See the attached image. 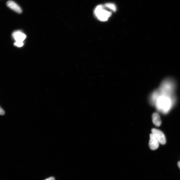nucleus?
Wrapping results in <instances>:
<instances>
[{"label":"nucleus","mask_w":180,"mask_h":180,"mask_svg":"<svg viewBox=\"0 0 180 180\" xmlns=\"http://www.w3.org/2000/svg\"><path fill=\"white\" fill-rule=\"evenodd\" d=\"M12 37L16 42H23L26 38V35L21 31H15L12 34Z\"/></svg>","instance_id":"39448f33"},{"label":"nucleus","mask_w":180,"mask_h":180,"mask_svg":"<svg viewBox=\"0 0 180 180\" xmlns=\"http://www.w3.org/2000/svg\"><path fill=\"white\" fill-rule=\"evenodd\" d=\"M152 122L154 125L157 127L160 126L161 123L160 116L158 114L155 112L152 115Z\"/></svg>","instance_id":"423d86ee"},{"label":"nucleus","mask_w":180,"mask_h":180,"mask_svg":"<svg viewBox=\"0 0 180 180\" xmlns=\"http://www.w3.org/2000/svg\"><path fill=\"white\" fill-rule=\"evenodd\" d=\"M169 101L167 100L166 98H162L161 100H160V107L163 109H166V108L168 107L169 105Z\"/></svg>","instance_id":"0eeeda50"},{"label":"nucleus","mask_w":180,"mask_h":180,"mask_svg":"<svg viewBox=\"0 0 180 180\" xmlns=\"http://www.w3.org/2000/svg\"><path fill=\"white\" fill-rule=\"evenodd\" d=\"M45 180H55V179L53 177H50Z\"/></svg>","instance_id":"9b49d317"},{"label":"nucleus","mask_w":180,"mask_h":180,"mask_svg":"<svg viewBox=\"0 0 180 180\" xmlns=\"http://www.w3.org/2000/svg\"><path fill=\"white\" fill-rule=\"evenodd\" d=\"M24 44L23 42H16L14 43L15 46L18 47H21L23 46Z\"/></svg>","instance_id":"1a4fd4ad"},{"label":"nucleus","mask_w":180,"mask_h":180,"mask_svg":"<svg viewBox=\"0 0 180 180\" xmlns=\"http://www.w3.org/2000/svg\"><path fill=\"white\" fill-rule=\"evenodd\" d=\"M149 146L150 149L152 150H156L159 147V142L152 134H150Z\"/></svg>","instance_id":"7ed1b4c3"},{"label":"nucleus","mask_w":180,"mask_h":180,"mask_svg":"<svg viewBox=\"0 0 180 180\" xmlns=\"http://www.w3.org/2000/svg\"><path fill=\"white\" fill-rule=\"evenodd\" d=\"M6 5L8 8L17 13H21L22 12L21 8L14 1H8L7 2Z\"/></svg>","instance_id":"20e7f679"},{"label":"nucleus","mask_w":180,"mask_h":180,"mask_svg":"<svg viewBox=\"0 0 180 180\" xmlns=\"http://www.w3.org/2000/svg\"><path fill=\"white\" fill-rule=\"evenodd\" d=\"M178 165L179 168L180 169V161L178 162Z\"/></svg>","instance_id":"f8f14e48"},{"label":"nucleus","mask_w":180,"mask_h":180,"mask_svg":"<svg viewBox=\"0 0 180 180\" xmlns=\"http://www.w3.org/2000/svg\"><path fill=\"white\" fill-rule=\"evenodd\" d=\"M105 6L106 7L111 9V10L114 11V12H116V6L113 3H106L105 4Z\"/></svg>","instance_id":"6e6552de"},{"label":"nucleus","mask_w":180,"mask_h":180,"mask_svg":"<svg viewBox=\"0 0 180 180\" xmlns=\"http://www.w3.org/2000/svg\"><path fill=\"white\" fill-rule=\"evenodd\" d=\"M94 13L99 20L103 21H107L111 15V12L105 10L104 7L102 5L96 7L94 10Z\"/></svg>","instance_id":"f257e3e1"},{"label":"nucleus","mask_w":180,"mask_h":180,"mask_svg":"<svg viewBox=\"0 0 180 180\" xmlns=\"http://www.w3.org/2000/svg\"><path fill=\"white\" fill-rule=\"evenodd\" d=\"M152 132L159 143L162 145H165L166 143V139L165 135L163 132L160 130L156 129H152Z\"/></svg>","instance_id":"f03ea898"},{"label":"nucleus","mask_w":180,"mask_h":180,"mask_svg":"<svg viewBox=\"0 0 180 180\" xmlns=\"http://www.w3.org/2000/svg\"><path fill=\"white\" fill-rule=\"evenodd\" d=\"M5 114V112L3 109L0 107V115H3Z\"/></svg>","instance_id":"9d476101"}]
</instances>
